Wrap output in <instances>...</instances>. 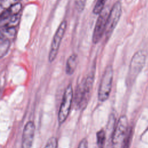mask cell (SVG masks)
<instances>
[{
    "label": "cell",
    "instance_id": "11",
    "mask_svg": "<svg viewBox=\"0 0 148 148\" xmlns=\"http://www.w3.org/2000/svg\"><path fill=\"white\" fill-rule=\"evenodd\" d=\"M10 40L2 36L0 38V56L1 58L3 57L8 52L10 47Z\"/></svg>",
    "mask_w": 148,
    "mask_h": 148
},
{
    "label": "cell",
    "instance_id": "19",
    "mask_svg": "<svg viewBox=\"0 0 148 148\" xmlns=\"http://www.w3.org/2000/svg\"><path fill=\"white\" fill-rule=\"evenodd\" d=\"M77 148H88V143L87 139L86 138L82 139L80 141Z\"/></svg>",
    "mask_w": 148,
    "mask_h": 148
},
{
    "label": "cell",
    "instance_id": "14",
    "mask_svg": "<svg viewBox=\"0 0 148 148\" xmlns=\"http://www.w3.org/2000/svg\"><path fill=\"white\" fill-rule=\"evenodd\" d=\"M133 136V130L132 128H130L128 134L123 142V143L121 145V146L120 148H130V145L131 143V140L132 139Z\"/></svg>",
    "mask_w": 148,
    "mask_h": 148
},
{
    "label": "cell",
    "instance_id": "20",
    "mask_svg": "<svg viewBox=\"0 0 148 148\" xmlns=\"http://www.w3.org/2000/svg\"><path fill=\"white\" fill-rule=\"evenodd\" d=\"M14 1H20V0H14Z\"/></svg>",
    "mask_w": 148,
    "mask_h": 148
},
{
    "label": "cell",
    "instance_id": "17",
    "mask_svg": "<svg viewBox=\"0 0 148 148\" xmlns=\"http://www.w3.org/2000/svg\"><path fill=\"white\" fill-rule=\"evenodd\" d=\"M58 147V140L57 138L52 136L50 138L45 146L44 148H57Z\"/></svg>",
    "mask_w": 148,
    "mask_h": 148
},
{
    "label": "cell",
    "instance_id": "16",
    "mask_svg": "<svg viewBox=\"0 0 148 148\" xmlns=\"http://www.w3.org/2000/svg\"><path fill=\"white\" fill-rule=\"evenodd\" d=\"M21 9V4L20 2H16L13 3L8 9V10L11 16L19 14Z\"/></svg>",
    "mask_w": 148,
    "mask_h": 148
},
{
    "label": "cell",
    "instance_id": "12",
    "mask_svg": "<svg viewBox=\"0 0 148 148\" xmlns=\"http://www.w3.org/2000/svg\"><path fill=\"white\" fill-rule=\"evenodd\" d=\"M96 139L98 148H105L106 142V132L103 129H101L97 132Z\"/></svg>",
    "mask_w": 148,
    "mask_h": 148
},
{
    "label": "cell",
    "instance_id": "3",
    "mask_svg": "<svg viewBox=\"0 0 148 148\" xmlns=\"http://www.w3.org/2000/svg\"><path fill=\"white\" fill-rule=\"evenodd\" d=\"M113 79V70L111 65H108L102 75L98 91V98L101 102H105L109 97Z\"/></svg>",
    "mask_w": 148,
    "mask_h": 148
},
{
    "label": "cell",
    "instance_id": "6",
    "mask_svg": "<svg viewBox=\"0 0 148 148\" xmlns=\"http://www.w3.org/2000/svg\"><path fill=\"white\" fill-rule=\"evenodd\" d=\"M122 13V7L121 2L117 1L114 3L110 9L106 22L105 29V38L108 39L112 35L114 29L117 25Z\"/></svg>",
    "mask_w": 148,
    "mask_h": 148
},
{
    "label": "cell",
    "instance_id": "2",
    "mask_svg": "<svg viewBox=\"0 0 148 148\" xmlns=\"http://www.w3.org/2000/svg\"><path fill=\"white\" fill-rule=\"evenodd\" d=\"M146 60V53L144 50H139L132 56L127 76L126 82L128 86H131L135 82L138 75L145 66Z\"/></svg>",
    "mask_w": 148,
    "mask_h": 148
},
{
    "label": "cell",
    "instance_id": "18",
    "mask_svg": "<svg viewBox=\"0 0 148 148\" xmlns=\"http://www.w3.org/2000/svg\"><path fill=\"white\" fill-rule=\"evenodd\" d=\"M87 0H75V8L79 12H82L86 4Z\"/></svg>",
    "mask_w": 148,
    "mask_h": 148
},
{
    "label": "cell",
    "instance_id": "7",
    "mask_svg": "<svg viewBox=\"0 0 148 148\" xmlns=\"http://www.w3.org/2000/svg\"><path fill=\"white\" fill-rule=\"evenodd\" d=\"M66 27L67 22L64 20L61 23L54 34L49 54V61L50 62H52L57 57L62 39L66 31Z\"/></svg>",
    "mask_w": 148,
    "mask_h": 148
},
{
    "label": "cell",
    "instance_id": "9",
    "mask_svg": "<svg viewBox=\"0 0 148 148\" xmlns=\"http://www.w3.org/2000/svg\"><path fill=\"white\" fill-rule=\"evenodd\" d=\"M35 125L32 121H28L24 125L21 140V148H32L35 136Z\"/></svg>",
    "mask_w": 148,
    "mask_h": 148
},
{
    "label": "cell",
    "instance_id": "8",
    "mask_svg": "<svg viewBox=\"0 0 148 148\" xmlns=\"http://www.w3.org/2000/svg\"><path fill=\"white\" fill-rule=\"evenodd\" d=\"M109 13V12H108L107 11L104 10V11H102L99 14V16L97 18V20L94 27V29L92 34V42L95 44L99 42L103 34L105 32L106 22H107Z\"/></svg>",
    "mask_w": 148,
    "mask_h": 148
},
{
    "label": "cell",
    "instance_id": "15",
    "mask_svg": "<svg viewBox=\"0 0 148 148\" xmlns=\"http://www.w3.org/2000/svg\"><path fill=\"white\" fill-rule=\"evenodd\" d=\"M106 1L107 0H97L93 9L94 14L99 15L103 10Z\"/></svg>",
    "mask_w": 148,
    "mask_h": 148
},
{
    "label": "cell",
    "instance_id": "10",
    "mask_svg": "<svg viewBox=\"0 0 148 148\" xmlns=\"http://www.w3.org/2000/svg\"><path fill=\"white\" fill-rule=\"evenodd\" d=\"M78 64V57L76 54L71 55L66 63L65 72L68 75H72L75 71Z\"/></svg>",
    "mask_w": 148,
    "mask_h": 148
},
{
    "label": "cell",
    "instance_id": "13",
    "mask_svg": "<svg viewBox=\"0 0 148 148\" xmlns=\"http://www.w3.org/2000/svg\"><path fill=\"white\" fill-rule=\"evenodd\" d=\"M16 34V30L14 27H1V36L10 39V38H13Z\"/></svg>",
    "mask_w": 148,
    "mask_h": 148
},
{
    "label": "cell",
    "instance_id": "1",
    "mask_svg": "<svg viewBox=\"0 0 148 148\" xmlns=\"http://www.w3.org/2000/svg\"><path fill=\"white\" fill-rule=\"evenodd\" d=\"M94 81V72L89 73L77 86L74 94V102L77 109L83 110L90 99Z\"/></svg>",
    "mask_w": 148,
    "mask_h": 148
},
{
    "label": "cell",
    "instance_id": "4",
    "mask_svg": "<svg viewBox=\"0 0 148 148\" xmlns=\"http://www.w3.org/2000/svg\"><path fill=\"white\" fill-rule=\"evenodd\" d=\"M73 99L74 94L73 87L71 84H69L64 92L58 110V121L60 125L63 124L67 119L71 110Z\"/></svg>",
    "mask_w": 148,
    "mask_h": 148
},
{
    "label": "cell",
    "instance_id": "5",
    "mask_svg": "<svg viewBox=\"0 0 148 148\" xmlns=\"http://www.w3.org/2000/svg\"><path fill=\"white\" fill-rule=\"evenodd\" d=\"M128 119L125 115L119 119L113 131L112 143L113 148H120L129 130Z\"/></svg>",
    "mask_w": 148,
    "mask_h": 148
}]
</instances>
